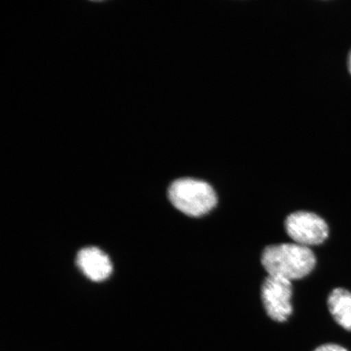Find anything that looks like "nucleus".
<instances>
[{
	"instance_id": "obj_1",
	"label": "nucleus",
	"mask_w": 351,
	"mask_h": 351,
	"mask_svg": "<svg viewBox=\"0 0 351 351\" xmlns=\"http://www.w3.org/2000/svg\"><path fill=\"white\" fill-rule=\"evenodd\" d=\"M261 263L269 276L289 280L304 278L314 269L317 258L309 247L297 243H282L267 247Z\"/></svg>"
},
{
	"instance_id": "obj_2",
	"label": "nucleus",
	"mask_w": 351,
	"mask_h": 351,
	"mask_svg": "<svg viewBox=\"0 0 351 351\" xmlns=\"http://www.w3.org/2000/svg\"><path fill=\"white\" fill-rule=\"evenodd\" d=\"M169 199L180 212L193 217L204 216L217 204L214 189L195 178L176 180L169 186Z\"/></svg>"
},
{
	"instance_id": "obj_3",
	"label": "nucleus",
	"mask_w": 351,
	"mask_h": 351,
	"mask_svg": "<svg viewBox=\"0 0 351 351\" xmlns=\"http://www.w3.org/2000/svg\"><path fill=\"white\" fill-rule=\"evenodd\" d=\"M285 231L295 243L308 247L322 244L328 239V226L318 215L298 210L285 219Z\"/></svg>"
},
{
	"instance_id": "obj_4",
	"label": "nucleus",
	"mask_w": 351,
	"mask_h": 351,
	"mask_svg": "<svg viewBox=\"0 0 351 351\" xmlns=\"http://www.w3.org/2000/svg\"><path fill=\"white\" fill-rule=\"evenodd\" d=\"M291 280L267 276L261 287V298L267 315L278 322H287L292 314Z\"/></svg>"
},
{
	"instance_id": "obj_5",
	"label": "nucleus",
	"mask_w": 351,
	"mask_h": 351,
	"mask_svg": "<svg viewBox=\"0 0 351 351\" xmlns=\"http://www.w3.org/2000/svg\"><path fill=\"white\" fill-rule=\"evenodd\" d=\"M77 265L93 282H102L111 275L112 265L106 254L96 247H86L77 254Z\"/></svg>"
},
{
	"instance_id": "obj_6",
	"label": "nucleus",
	"mask_w": 351,
	"mask_h": 351,
	"mask_svg": "<svg viewBox=\"0 0 351 351\" xmlns=\"http://www.w3.org/2000/svg\"><path fill=\"white\" fill-rule=\"evenodd\" d=\"M328 307L335 322L351 331V292L344 288L333 289L328 298Z\"/></svg>"
},
{
	"instance_id": "obj_7",
	"label": "nucleus",
	"mask_w": 351,
	"mask_h": 351,
	"mask_svg": "<svg viewBox=\"0 0 351 351\" xmlns=\"http://www.w3.org/2000/svg\"><path fill=\"white\" fill-rule=\"evenodd\" d=\"M314 351H348L342 346L335 344H326L319 346Z\"/></svg>"
},
{
	"instance_id": "obj_8",
	"label": "nucleus",
	"mask_w": 351,
	"mask_h": 351,
	"mask_svg": "<svg viewBox=\"0 0 351 351\" xmlns=\"http://www.w3.org/2000/svg\"><path fill=\"white\" fill-rule=\"evenodd\" d=\"M348 70H349V72L351 75V50L349 52V55H348Z\"/></svg>"
}]
</instances>
